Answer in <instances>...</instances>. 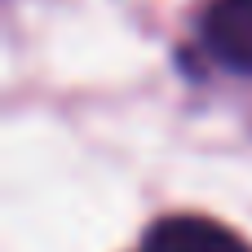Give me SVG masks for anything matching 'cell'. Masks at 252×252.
<instances>
[{
    "label": "cell",
    "instance_id": "6da1fadb",
    "mask_svg": "<svg viewBox=\"0 0 252 252\" xmlns=\"http://www.w3.org/2000/svg\"><path fill=\"white\" fill-rule=\"evenodd\" d=\"M199 40L226 71L252 75V0H213L199 18Z\"/></svg>",
    "mask_w": 252,
    "mask_h": 252
},
{
    "label": "cell",
    "instance_id": "7a4b0ae2",
    "mask_svg": "<svg viewBox=\"0 0 252 252\" xmlns=\"http://www.w3.org/2000/svg\"><path fill=\"white\" fill-rule=\"evenodd\" d=\"M146 252H252L230 226L213 221V217H195V213H177L151 226Z\"/></svg>",
    "mask_w": 252,
    "mask_h": 252
}]
</instances>
